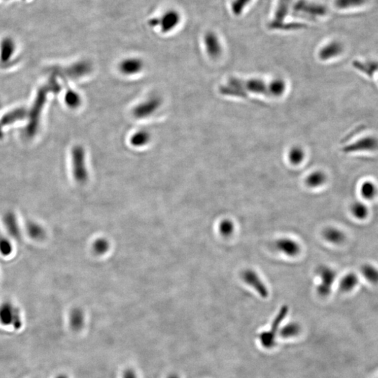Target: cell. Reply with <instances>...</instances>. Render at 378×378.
<instances>
[{
	"instance_id": "cell-19",
	"label": "cell",
	"mask_w": 378,
	"mask_h": 378,
	"mask_svg": "<svg viewBox=\"0 0 378 378\" xmlns=\"http://www.w3.org/2000/svg\"><path fill=\"white\" fill-rule=\"evenodd\" d=\"M363 277L370 284L378 285V268L369 263H365L361 268Z\"/></svg>"
},
{
	"instance_id": "cell-14",
	"label": "cell",
	"mask_w": 378,
	"mask_h": 378,
	"mask_svg": "<svg viewBox=\"0 0 378 378\" xmlns=\"http://www.w3.org/2000/svg\"><path fill=\"white\" fill-rule=\"evenodd\" d=\"M324 239L333 245H340L346 239V234L342 230L334 227L326 228L323 232Z\"/></svg>"
},
{
	"instance_id": "cell-27",
	"label": "cell",
	"mask_w": 378,
	"mask_h": 378,
	"mask_svg": "<svg viewBox=\"0 0 378 378\" xmlns=\"http://www.w3.org/2000/svg\"><path fill=\"white\" fill-rule=\"evenodd\" d=\"M285 83L281 79H276L269 84L270 95L272 96H280L285 91Z\"/></svg>"
},
{
	"instance_id": "cell-9",
	"label": "cell",
	"mask_w": 378,
	"mask_h": 378,
	"mask_svg": "<svg viewBox=\"0 0 378 378\" xmlns=\"http://www.w3.org/2000/svg\"><path fill=\"white\" fill-rule=\"evenodd\" d=\"M242 278L244 280L245 283L248 284L252 287L263 298H267L268 296V291L266 286L258 276L255 271L247 269L243 271L242 274Z\"/></svg>"
},
{
	"instance_id": "cell-12",
	"label": "cell",
	"mask_w": 378,
	"mask_h": 378,
	"mask_svg": "<svg viewBox=\"0 0 378 378\" xmlns=\"http://www.w3.org/2000/svg\"><path fill=\"white\" fill-rule=\"evenodd\" d=\"M119 70L123 75L133 76L141 73L144 62L138 58H129L122 60L119 64Z\"/></svg>"
},
{
	"instance_id": "cell-1",
	"label": "cell",
	"mask_w": 378,
	"mask_h": 378,
	"mask_svg": "<svg viewBox=\"0 0 378 378\" xmlns=\"http://www.w3.org/2000/svg\"><path fill=\"white\" fill-rule=\"evenodd\" d=\"M291 9L293 16L307 21H315L323 17L327 13V9L324 5L309 0H298L293 4Z\"/></svg>"
},
{
	"instance_id": "cell-15",
	"label": "cell",
	"mask_w": 378,
	"mask_h": 378,
	"mask_svg": "<svg viewBox=\"0 0 378 378\" xmlns=\"http://www.w3.org/2000/svg\"><path fill=\"white\" fill-rule=\"evenodd\" d=\"M180 17L178 13L175 12H168L166 13L162 17L161 29L163 32H169L171 29L175 28L180 21Z\"/></svg>"
},
{
	"instance_id": "cell-7",
	"label": "cell",
	"mask_w": 378,
	"mask_h": 378,
	"mask_svg": "<svg viewBox=\"0 0 378 378\" xmlns=\"http://www.w3.org/2000/svg\"><path fill=\"white\" fill-rule=\"evenodd\" d=\"M294 0H278L273 18H272L269 27L273 29H284L286 24L285 21L293 6Z\"/></svg>"
},
{
	"instance_id": "cell-28",
	"label": "cell",
	"mask_w": 378,
	"mask_h": 378,
	"mask_svg": "<svg viewBox=\"0 0 378 378\" xmlns=\"http://www.w3.org/2000/svg\"><path fill=\"white\" fill-rule=\"evenodd\" d=\"M355 66L361 72H363L367 75H372L378 70V62H355Z\"/></svg>"
},
{
	"instance_id": "cell-16",
	"label": "cell",
	"mask_w": 378,
	"mask_h": 378,
	"mask_svg": "<svg viewBox=\"0 0 378 378\" xmlns=\"http://www.w3.org/2000/svg\"><path fill=\"white\" fill-rule=\"evenodd\" d=\"M358 283H359V278L357 274L350 272V273L346 274L340 280L339 289L344 293L350 292L357 287Z\"/></svg>"
},
{
	"instance_id": "cell-30",
	"label": "cell",
	"mask_w": 378,
	"mask_h": 378,
	"mask_svg": "<svg viewBox=\"0 0 378 378\" xmlns=\"http://www.w3.org/2000/svg\"><path fill=\"white\" fill-rule=\"evenodd\" d=\"M304 151L300 147H294L291 149L289 153V158L291 163L294 165H298L303 160Z\"/></svg>"
},
{
	"instance_id": "cell-3",
	"label": "cell",
	"mask_w": 378,
	"mask_h": 378,
	"mask_svg": "<svg viewBox=\"0 0 378 378\" xmlns=\"http://www.w3.org/2000/svg\"><path fill=\"white\" fill-rule=\"evenodd\" d=\"M288 312V307L287 305L283 306L274 318L270 331L262 332L259 335V340L262 346L265 348H271L276 346L277 332Z\"/></svg>"
},
{
	"instance_id": "cell-11",
	"label": "cell",
	"mask_w": 378,
	"mask_h": 378,
	"mask_svg": "<svg viewBox=\"0 0 378 378\" xmlns=\"http://www.w3.org/2000/svg\"><path fill=\"white\" fill-rule=\"evenodd\" d=\"M276 250L288 256H296L300 252V247L294 239L283 237L274 243Z\"/></svg>"
},
{
	"instance_id": "cell-32",
	"label": "cell",
	"mask_w": 378,
	"mask_h": 378,
	"mask_svg": "<svg viewBox=\"0 0 378 378\" xmlns=\"http://www.w3.org/2000/svg\"><path fill=\"white\" fill-rule=\"evenodd\" d=\"M93 248L95 253L102 254L109 250L110 244H109L108 241L106 240V239H99L95 241V243L93 244Z\"/></svg>"
},
{
	"instance_id": "cell-37",
	"label": "cell",
	"mask_w": 378,
	"mask_h": 378,
	"mask_svg": "<svg viewBox=\"0 0 378 378\" xmlns=\"http://www.w3.org/2000/svg\"><path fill=\"white\" fill-rule=\"evenodd\" d=\"M55 378H69V377H68L67 375H64V374H61V375H59L57 376V377Z\"/></svg>"
},
{
	"instance_id": "cell-18",
	"label": "cell",
	"mask_w": 378,
	"mask_h": 378,
	"mask_svg": "<svg viewBox=\"0 0 378 378\" xmlns=\"http://www.w3.org/2000/svg\"><path fill=\"white\" fill-rule=\"evenodd\" d=\"M70 325L74 331H81L84 325V315L82 310L74 309L70 315Z\"/></svg>"
},
{
	"instance_id": "cell-4",
	"label": "cell",
	"mask_w": 378,
	"mask_h": 378,
	"mask_svg": "<svg viewBox=\"0 0 378 378\" xmlns=\"http://www.w3.org/2000/svg\"><path fill=\"white\" fill-rule=\"evenodd\" d=\"M0 323L4 326L12 325L15 329H21L23 323L21 313L17 307L9 302L2 304L0 305Z\"/></svg>"
},
{
	"instance_id": "cell-17",
	"label": "cell",
	"mask_w": 378,
	"mask_h": 378,
	"mask_svg": "<svg viewBox=\"0 0 378 378\" xmlns=\"http://www.w3.org/2000/svg\"><path fill=\"white\" fill-rule=\"evenodd\" d=\"M151 140V134L148 131L145 130H140L134 132L131 136L130 143L131 145L139 148V147H145L148 145Z\"/></svg>"
},
{
	"instance_id": "cell-2",
	"label": "cell",
	"mask_w": 378,
	"mask_h": 378,
	"mask_svg": "<svg viewBox=\"0 0 378 378\" xmlns=\"http://www.w3.org/2000/svg\"><path fill=\"white\" fill-rule=\"evenodd\" d=\"M316 272L321 280L317 287V294L322 297L329 296L336 278V272L327 265H320L317 268Z\"/></svg>"
},
{
	"instance_id": "cell-22",
	"label": "cell",
	"mask_w": 378,
	"mask_h": 378,
	"mask_svg": "<svg viewBox=\"0 0 378 378\" xmlns=\"http://www.w3.org/2000/svg\"><path fill=\"white\" fill-rule=\"evenodd\" d=\"M350 212H351L352 215L355 217L356 219H359V220H364L368 217V208L363 202H355L352 204L350 207Z\"/></svg>"
},
{
	"instance_id": "cell-34",
	"label": "cell",
	"mask_w": 378,
	"mask_h": 378,
	"mask_svg": "<svg viewBox=\"0 0 378 378\" xmlns=\"http://www.w3.org/2000/svg\"><path fill=\"white\" fill-rule=\"evenodd\" d=\"M68 102L73 107L79 106L81 102L80 97L76 93H71L68 96Z\"/></svg>"
},
{
	"instance_id": "cell-29",
	"label": "cell",
	"mask_w": 378,
	"mask_h": 378,
	"mask_svg": "<svg viewBox=\"0 0 378 378\" xmlns=\"http://www.w3.org/2000/svg\"><path fill=\"white\" fill-rule=\"evenodd\" d=\"M300 331V326L296 323H291L284 326L283 329L280 331V335L285 338L294 337L299 333Z\"/></svg>"
},
{
	"instance_id": "cell-35",
	"label": "cell",
	"mask_w": 378,
	"mask_h": 378,
	"mask_svg": "<svg viewBox=\"0 0 378 378\" xmlns=\"http://www.w3.org/2000/svg\"><path fill=\"white\" fill-rule=\"evenodd\" d=\"M122 378H138L137 373L133 369L128 368L123 372Z\"/></svg>"
},
{
	"instance_id": "cell-8",
	"label": "cell",
	"mask_w": 378,
	"mask_h": 378,
	"mask_svg": "<svg viewBox=\"0 0 378 378\" xmlns=\"http://www.w3.org/2000/svg\"><path fill=\"white\" fill-rule=\"evenodd\" d=\"M377 150L378 138L372 135L361 138L355 143L347 145L342 149V151L348 154L357 152H375Z\"/></svg>"
},
{
	"instance_id": "cell-10",
	"label": "cell",
	"mask_w": 378,
	"mask_h": 378,
	"mask_svg": "<svg viewBox=\"0 0 378 378\" xmlns=\"http://www.w3.org/2000/svg\"><path fill=\"white\" fill-rule=\"evenodd\" d=\"M204 43L208 54L211 58H217L222 53L220 40L216 33L208 32L204 35Z\"/></svg>"
},
{
	"instance_id": "cell-24",
	"label": "cell",
	"mask_w": 378,
	"mask_h": 378,
	"mask_svg": "<svg viewBox=\"0 0 378 378\" xmlns=\"http://www.w3.org/2000/svg\"><path fill=\"white\" fill-rule=\"evenodd\" d=\"M26 230L29 237L36 240H41L45 237V230L37 223L29 222L26 226Z\"/></svg>"
},
{
	"instance_id": "cell-5",
	"label": "cell",
	"mask_w": 378,
	"mask_h": 378,
	"mask_svg": "<svg viewBox=\"0 0 378 378\" xmlns=\"http://www.w3.org/2000/svg\"><path fill=\"white\" fill-rule=\"evenodd\" d=\"M73 157L74 177L79 183H84L88 179V171L84 148L81 146L76 147L74 149Z\"/></svg>"
},
{
	"instance_id": "cell-36",
	"label": "cell",
	"mask_w": 378,
	"mask_h": 378,
	"mask_svg": "<svg viewBox=\"0 0 378 378\" xmlns=\"http://www.w3.org/2000/svg\"><path fill=\"white\" fill-rule=\"evenodd\" d=\"M167 378H180V377L178 375V374L172 373L169 374V375L167 376Z\"/></svg>"
},
{
	"instance_id": "cell-23",
	"label": "cell",
	"mask_w": 378,
	"mask_h": 378,
	"mask_svg": "<svg viewBox=\"0 0 378 378\" xmlns=\"http://www.w3.org/2000/svg\"><path fill=\"white\" fill-rule=\"evenodd\" d=\"M326 181V176L324 173L321 171H317L311 173L306 178L305 183L309 187L317 188L323 185Z\"/></svg>"
},
{
	"instance_id": "cell-6",
	"label": "cell",
	"mask_w": 378,
	"mask_h": 378,
	"mask_svg": "<svg viewBox=\"0 0 378 378\" xmlns=\"http://www.w3.org/2000/svg\"><path fill=\"white\" fill-rule=\"evenodd\" d=\"M161 103V99L159 97L152 95L134 107L132 110V115L138 119H147L160 108Z\"/></svg>"
},
{
	"instance_id": "cell-25",
	"label": "cell",
	"mask_w": 378,
	"mask_h": 378,
	"mask_svg": "<svg viewBox=\"0 0 378 378\" xmlns=\"http://www.w3.org/2000/svg\"><path fill=\"white\" fill-rule=\"evenodd\" d=\"M368 0H335L334 5L339 9H349L363 6Z\"/></svg>"
},
{
	"instance_id": "cell-26",
	"label": "cell",
	"mask_w": 378,
	"mask_h": 378,
	"mask_svg": "<svg viewBox=\"0 0 378 378\" xmlns=\"http://www.w3.org/2000/svg\"><path fill=\"white\" fill-rule=\"evenodd\" d=\"M252 1V0H232L230 10L234 16H240Z\"/></svg>"
},
{
	"instance_id": "cell-20",
	"label": "cell",
	"mask_w": 378,
	"mask_h": 378,
	"mask_svg": "<svg viewBox=\"0 0 378 378\" xmlns=\"http://www.w3.org/2000/svg\"><path fill=\"white\" fill-rule=\"evenodd\" d=\"M5 228L11 235L14 237H18L20 236V229L18 226L17 219L14 214L8 213L5 215L4 218Z\"/></svg>"
},
{
	"instance_id": "cell-21",
	"label": "cell",
	"mask_w": 378,
	"mask_h": 378,
	"mask_svg": "<svg viewBox=\"0 0 378 378\" xmlns=\"http://www.w3.org/2000/svg\"><path fill=\"white\" fill-rule=\"evenodd\" d=\"M377 187L371 181H365L360 186L361 196L366 200H371L377 196Z\"/></svg>"
},
{
	"instance_id": "cell-31",
	"label": "cell",
	"mask_w": 378,
	"mask_h": 378,
	"mask_svg": "<svg viewBox=\"0 0 378 378\" xmlns=\"http://www.w3.org/2000/svg\"><path fill=\"white\" fill-rule=\"evenodd\" d=\"M219 232L224 237H228L233 233L235 230L234 224L230 219H224L220 223L219 227Z\"/></svg>"
},
{
	"instance_id": "cell-13",
	"label": "cell",
	"mask_w": 378,
	"mask_h": 378,
	"mask_svg": "<svg viewBox=\"0 0 378 378\" xmlns=\"http://www.w3.org/2000/svg\"><path fill=\"white\" fill-rule=\"evenodd\" d=\"M343 51V46L340 42L333 41L326 44L319 53L321 60H328L338 56Z\"/></svg>"
},
{
	"instance_id": "cell-33",
	"label": "cell",
	"mask_w": 378,
	"mask_h": 378,
	"mask_svg": "<svg viewBox=\"0 0 378 378\" xmlns=\"http://www.w3.org/2000/svg\"><path fill=\"white\" fill-rule=\"evenodd\" d=\"M12 252V243L6 237H0V253L8 256Z\"/></svg>"
}]
</instances>
